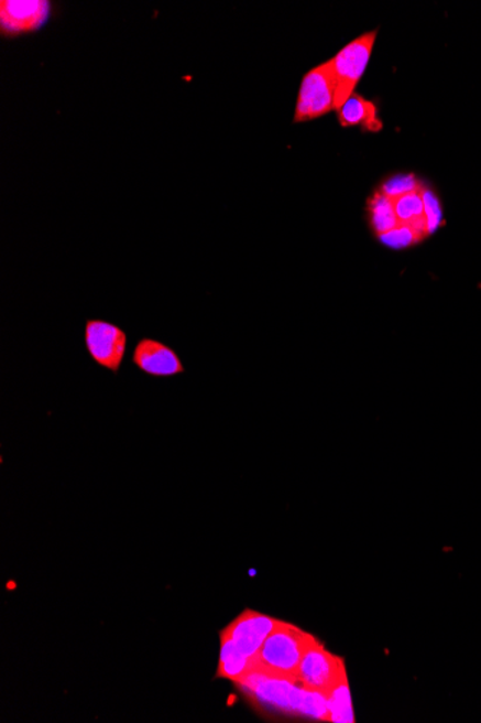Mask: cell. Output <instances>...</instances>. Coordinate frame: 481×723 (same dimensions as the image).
Returning a JSON list of instances; mask_svg holds the SVG:
<instances>
[{
  "mask_svg": "<svg viewBox=\"0 0 481 723\" xmlns=\"http://www.w3.org/2000/svg\"><path fill=\"white\" fill-rule=\"evenodd\" d=\"M237 686L256 709L265 713L330 722L328 697L303 688L296 679L282 678L254 667Z\"/></svg>",
  "mask_w": 481,
  "mask_h": 723,
  "instance_id": "obj_1",
  "label": "cell"
},
{
  "mask_svg": "<svg viewBox=\"0 0 481 723\" xmlns=\"http://www.w3.org/2000/svg\"><path fill=\"white\" fill-rule=\"evenodd\" d=\"M311 637L305 629L282 619L254 657V667L282 678L296 679L298 666Z\"/></svg>",
  "mask_w": 481,
  "mask_h": 723,
  "instance_id": "obj_2",
  "label": "cell"
},
{
  "mask_svg": "<svg viewBox=\"0 0 481 723\" xmlns=\"http://www.w3.org/2000/svg\"><path fill=\"white\" fill-rule=\"evenodd\" d=\"M378 31L367 32L358 39L350 41L338 54L331 58L335 76V110L342 109L345 102L354 95L359 82L365 74L373 46H375Z\"/></svg>",
  "mask_w": 481,
  "mask_h": 723,
  "instance_id": "obj_3",
  "label": "cell"
},
{
  "mask_svg": "<svg viewBox=\"0 0 481 723\" xmlns=\"http://www.w3.org/2000/svg\"><path fill=\"white\" fill-rule=\"evenodd\" d=\"M335 110V76L331 60L317 65L303 77L294 123L311 121Z\"/></svg>",
  "mask_w": 481,
  "mask_h": 723,
  "instance_id": "obj_4",
  "label": "cell"
},
{
  "mask_svg": "<svg viewBox=\"0 0 481 723\" xmlns=\"http://www.w3.org/2000/svg\"><path fill=\"white\" fill-rule=\"evenodd\" d=\"M347 676V666L342 657L334 655L316 637L303 656L296 673L297 683L308 690H315L328 697L331 689Z\"/></svg>",
  "mask_w": 481,
  "mask_h": 723,
  "instance_id": "obj_5",
  "label": "cell"
},
{
  "mask_svg": "<svg viewBox=\"0 0 481 723\" xmlns=\"http://www.w3.org/2000/svg\"><path fill=\"white\" fill-rule=\"evenodd\" d=\"M88 356L98 367L119 375L128 352V334L119 325L101 320H88L84 330Z\"/></svg>",
  "mask_w": 481,
  "mask_h": 723,
  "instance_id": "obj_6",
  "label": "cell"
},
{
  "mask_svg": "<svg viewBox=\"0 0 481 723\" xmlns=\"http://www.w3.org/2000/svg\"><path fill=\"white\" fill-rule=\"evenodd\" d=\"M280 622L282 619L256 613L254 609H245L231 624H228L221 634L231 638L242 655L255 657Z\"/></svg>",
  "mask_w": 481,
  "mask_h": 723,
  "instance_id": "obj_7",
  "label": "cell"
},
{
  "mask_svg": "<svg viewBox=\"0 0 481 723\" xmlns=\"http://www.w3.org/2000/svg\"><path fill=\"white\" fill-rule=\"evenodd\" d=\"M132 363L139 371L156 379L184 375L186 371L175 349L154 338H142L135 344Z\"/></svg>",
  "mask_w": 481,
  "mask_h": 723,
  "instance_id": "obj_8",
  "label": "cell"
},
{
  "mask_svg": "<svg viewBox=\"0 0 481 723\" xmlns=\"http://www.w3.org/2000/svg\"><path fill=\"white\" fill-rule=\"evenodd\" d=\"M51 11L46 0H2L0 28L4 36H17L40 30Z\"/></svg>",
  "mask_w": 481,
  "mask_h": 723,
  "instance_id": "obj_9",
  "label": "cell"
},
{
  "mask_svg": "<svg viewBox=\"0 0 481 723\" xmlns=\"http://www.w3.org/2000/svg\"><path fill=\"white\" fill-rule=\"evenodd\" d=\"M338 118L342 128L361 126V128L372 133L381 132L384 129L375 102L367 100L365 97L359 96L357 93L338 111Z\"/></svg>",
  "mask_w": 481,
  "mask_h": 723,
  "instance_id": "obj_10",
  "label": "cell"
},
{
  "mask_svg": "<svg viewBox=\"0 0 481 723\" xmlns=\"http://www.w3.org/2000/svg\"><path fill=\"white\" fill-rule=\"evenodd\" d=\"M219 637H221V657H219L217 678L228 679L237 684L254 669V657L242 655L231 638L222 634H219Z\"/></svg>",
  "mask_w": 481,
  "mask_h": 723,
  "instance_id": "obj_11",
  "label": "cell"
},
{
  "mask_svg": "<svg viewBox=\"0 0 481 723\" xmlns=\"http://www.w3.org/2000/svg\"><path fill=\"white\" fill-rule=\"evenodd\" d=\"M392 202H394L395 214L396 218H398L400 226L413 227L415 230L422 233L424 237L429 236L427 217H425L423 188L415 191V193L392 198Z\"/></svg>",
  "mask_w": 481,
  "mask_h": 723,
  "instance_id": "obj_12",
  "label": "cell"
},
{
  "mask_svg": "<svg viewBox=\"0 0 481 723\" xmlns=\"http://www.w3.org/2000/svg\"><path fill=\"white\" fill-rule=\"evenodd\" d=\"M368 220L378 237L400 226L394 202L380 190L368 199Z\"/></svg>",
  "mask_w": 481,
  "mask_h": 723,
  "instance_id": "obj_13",
  "label": "cell"
},
{
  "mask_svg": "<svg viewBox=\"0 0 481 723\" xmlns=\"http://www.w3.org/2000/svg\"><path fill=\"white\" fill-rule=\"evenodd\" d=\"M330 722L334 723H353L354 712L352 704V694L348 682V676H345L328 694Z\"/></svg>",
  "mask_w": 481,
  "mask_h": 723,
  "instance_id": "obj_14",
  "label": "cell"
},
{
  "mask_svg": "<svg viewBox=\"0 0 481 723\" xmlns=\"http://www.w3.org/2000/svg\"><path fill=\"white\" fill-rule=\"evenodd\" d=\"M424 239L425 237L422 233L408 226H398L394 228V230L387 231L385 235L378 237L381 245H384L387 249L392 250L408 249V247L418 245V242H422Z\"/></svg>",
  "mask_w": 481,
  "mask_h": 723,
  "instance_id": "obj_15",
  "label": "cell"
},
{
  "mask_svg": "<svg viewBox=\"0 0 481 723\" xmlns=\"http://www.w3.org/2000/svg\"><path fill=\"white\" fill-rule=\"evenodd\" d=\"M424 184L425 182L414 174H398L382 182L380 191L386 197L396 198L401 197V195L422 190Z\"/></svg>",
  "mask_w": 481,
  "mask_h": 723,
  "instance_id": "obj_16",
  "label": "cell"
},
{
  "mask_svg": "<svg viewBox=\"0 0 481 723\" xmlns=\"http://www.w3.org/2000/svg\"><path fill=\"white\" fill-rule=\"evenodd\" d=\"M423 198L425 207V217H427L429 236L438 231V228L446 224L444 220V212L440 198L436 191L429 188L427 184L423 186Z\"/></svg>",
  "mask_w": 481,
  "mask_h": 723,
  "instance_id": "obj_17",
  "label": "cell"
}]
</instances>
